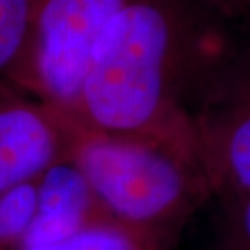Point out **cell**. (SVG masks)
Returning <instances> with one entry per match:
<instances>
[{
  "label": "cell",
  "instance_id": "8992f818",
  "mask_svg": "<svg viewBox=\"0 0 250 250\" xmlns=\"http://www.w3.org/2000/svg\"><path fill=\"white\" fill-rule=\"evenodd\" d=\"M36 182V214L18 247L52 246L93 224L111 219L72 159L52 164Z\"/></svg>",
  "mask_w": 250,
  "mask_h": 250
},
{
  "label": "cell",
  "instance_id": "8fae6325",
  "mask_svg": "<svg viewBox=\"0 0 250 250\" xmlns=\"http://www.w3.org/2000/svg\"><path fill=\"white\" fill-rule=\"evenodd\" d=\"M205 3L208 5L213 12H216L219 17H237L242 12L249 10L246 5H244L242 0H203Z\"/></svg>",
  "mask_w": 250,
  "mask_h": 250
},
{
  "label": "cell",
  "instance_id": "7a4b0ae2",
  "mask_svg": "<svg viewBox=\"0 0 250 250\" xmlns=\"http://www.w3.org/2000/svg\"><path fill=\"white\" fill-rule=\"evenodd\" d=\"M68 159L109 218L163 249L213 195L198 159L153 140L96 132L75 119Z\"/></svg>",
  "mask_w": 250,
  "mask_h": 250
},
{
  "label": "cell",
  "instance_id": "3957f363",
  "mask_svg": "<svg viewBox=\"0 0 250 250\" xmlns=\"http://www.w3.org/2000/svg\"><path fill=\"white\" fill-rule=\"evenodd\" d=\"M130 0H31L26 49L12 80L75 117L94 51Z\"/></svg>",
  "mask_w": 250,
  "mask_h": 250
},
{
  "label": "cell",
  "instance_id": "ba28073f",
  "mask_svg": "<svg viewBox=\"0 0 250 250\" xmlns=\"http://www.w3.org/2000/svg\"><path fill=\"white\" fill-rule=\"evenodd\" d=\"M36 181L18 184L0 195V250L18 247L33 223L38 208Z\"/></svg>",
  "mask_w": 250,
  "mask_h": 250
},
{
  "label": "cell",
  "instance_id": "277c9868",
  "mask_svg": "<svg viewBox=\"0 0 250 250\" xmlns=\"http://www.w3.org/2000/svg\"><path fill=\"white\" fill-rule=\"evenodd\" d=\"M192 121L214 197L250 195V51L229 49L203 84Z\"/></svg>",
  "mask_w": 250,
  "mask_h": 250
},
{
  "label": "cell",
  "instance_id": "52a82bcc",
  "mask_svg": "<svg viewBox=\"0 0 250 250\" xmlns=\"http://www.w3.org/2000/svg\"><path fill=\"white\" fill-rule=\"evenodd\" d=\"M17 250H166L146 236L106 219L52 246L17 247Z\"/></svg>",
  "mask_w": 250,
  "mask_h": 250
},
{
  "label": "cell",
  "instance_id": "7c38bea8",
  "mask_svg": "<svg viewBox=\"0 0 250 250\" xmlns=\"http://www.w3.org/2000/svg\"><path fill=\"white\" fill-rule=\"evenodd\" d=\"M242 2H244V5H246L247 8H250V0H242Z\"/></svg>",
  "mask_w": 250,
  "mask_h": 250
},
{
  "label": "cell",
  "instance_id": "5b68a950",
  "mask_svg": "<svg viewBox=\"0 0 250 250\" xmlns=\"http://www.w3.org/2000/svg\"><path fill=\"white\" fill-rule=\"evenodd\" d=\"M72 119L42 101L0 98V195L68 158Z\"/></svg>",
  "mask_w": 250,
  "mask_h": 250
},
{
  "label": "cell",
  "instance_id": "6da1fadb",
  "mask_svg": "<svg viewBox=\"0 0 250 250\" xmlns=\"http://www.w3.org/2000/svg\"><path fill=\"white\" fill-rule=\"evenodd\" d=\"M213 15L203 0H130L94 51L72 119L200 161L192 109L229 52Z\"/></svg>",
  "mask_w": 250,
  "mask_h": 250
},
{
  "label": "cell",
  "instance_id": "9c48e42d",
  "mask_svg": "<svg viewBox=\"0 0 250 250\" xmlns=\"http://www.w3.org/2000/svg\"><path fill=\"white\" fill-rule=\"evenodd\" d=\"M31 0H0V75L12 78L26 49Z\"/></svg>",
  "mask_w": 250,
  "mask_h": 250
},
{
  "label": "cell",
  "instance_id": "30bf717a",
  "mask_svg": "<svg viewBox=\"0 0 250 250\" xmlns=\"http://www.w3.org/2000/svg\"><path fill=\"white\" fill-rule=\"evenodd\" d=\"M211 250H250V195H221Z\"/></svg>",
  "mask_w": 250,
  "mask_h": 250
}]
</instances>
